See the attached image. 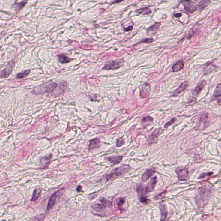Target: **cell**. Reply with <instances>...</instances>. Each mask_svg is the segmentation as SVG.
<instances>
[{
    "label": "cell",
    "mask_w": 221,
    "mask_h": 221,
    "mask_svg": "<svg viewBox=\"0 0 221 221\" xmlns=\"http://www.w3.org/2000/svg\"><path fill=\"white\" fill-rule=\"evenodd\" d=\"M130 169L131 167L128 164H123L114 168L109 173L105 176L106 182L122 177L130 171Z\"/></svg>",
    "instance_id": "1"
},
{
    "label": "cell",
    "mask_w": 221,
    "mask_h": 221,
    "mask_svg": "<svg viewBox=\"0 0 221 221\" xmlns=\"http://www.w3.org/2000/svg\"><path fill=\"white\" fill-rule=\"evenodd\" d=\"M154 121V118L150 116H146L144 117L141 120V126L142 128L144 129L146 128L147 127L149 126Z\"/></svg>",
    "instance_id": "20"
},
{
    "label": "cell",
    "mask_w": 221,
    "mask_h": 221,
    "mask_svg": "<svg viewBox=\"0 0 221 221\" xmlns=\"http://www.w3.org/2000/svg\"><path fill=\"white\" fill-rule=\"evenodd\" d=\"M218 104H219L220 106H221V99H219V101L217 102Z\"/></svg>",
    "instance_id": "42"
},
{
    "label": "cell",
    "mask_w": 221,
    "mask_h": 221,
    "mask_svg": "<svg viewBox=\"0 0 221 221\" xmlns=\"http://www.w3.org/2000/svg\"><path fill=\"white\" fill-rule=\"evenodd\" d=\"M41 192H42V190L40 188H37L34 190L33 194H32V198L31 200V201L32 202H35L36 200H37L39 199V196L41 195Z\"/></svg>",
    "instance_id": "28"
},
{
    "label": "cell",
    "mask_w": 221,
    "mask_h": 221,
    "mask_svg": "<svg viewBox=\"0 0 221 221\" xmlns=\"http://www.w3.org/2000/svg\"><path fill=\"white\" fill-rule=\"evenodd\" d=\"M151 89V86L149 83H144L141 87L140 90V94L139 96L141 99H145L147 98L150 95Z\"/></svg>",
    "instance_id": "12"
},
{
    "label": "cell",
    "mask_w": 221,
    "mask_h": 221,
    "mask_svg": "<svg viewBox=\"0 0 221 221\" xmlns=\"http://www.w3.org/2000/svg\"><path fill=\"white\" fill-rule=\"evenodd\" d=\"M101 146V140L98 137L93 138L90 139L89 141V145L88 146V150L89 152L92 150H97Z\"/></svg>",
    "instance_id": "11"
},
{
    "label": "cell",
    "mask_w": 221,
    "mask_h": 221,
    "mask_svg": "<svg viewBox=\"0 0 221 221\" xmlns=\"http://www.w3.org/2000/svg\"><path fill=\"white\" fill-rule=\"evenodd\" d=\"M15 66L14 61H11L7 64L4 70L0 71V79L7 78L10 75Z\"/></svg>",
    "instance_id": "7"
},
{
    "label": "cell",
    "mask_w": 221,
    "mask_h": 221,
    "mask_svg": "<svg viewBox=\"0 0 221 221\" xmlns=\"http://www.w3.org/2000/svg\"><path fill=\"white\" fill-rule=\"evenodd\" d=\"M122 159L123 156H112L105 158L106 160L109 162L113 166L120 163L122 160Z\"/></svg>",
    "instance_id": "14"
},
{
    "label": "cell",
    "mask_w": 221,
    "mask_h": 221,
    "mask_svg": "<svg viewBox=\"0 0 221 221\" xmlns=\"http://www.w3.org/2000/svg\"><path fill=\"white\" fill-rule=\"evenodd\" d=\"M57 192L54 193L53 194H52V196H50L49 201H48V205L47 207V211H49L51 210L55 205L57 197Z\"/></svg>",
    "instance_id": "18"
},
{
    "label": "cell",
    "mask_w": 221,
    "mask_h": 221,
    "mask_svg": "<svg viewBox=\"0 0 221 221\" xmlns=\"http://www.w3.org/2000/svg\"><path fill=\"white\" fill-rule=\"evenodd\" d=\"M126 202L127 200H126L125 198H119L117 200V204L121 213L126 210L124 207V206H125V204H126Z\"/></svg>",
    "instance_id": "25"
},
{
    "label": "cell",
    "mask_w": 221,
    "mask_h": 221,
    "mask_svg": "<svg viewBox=\"0 0 221 221\" xmlns=\"http://www.w3.org/2000/svg\"><path fill=\"white\" fill-rule=\"evenodd\" d=\"M136 12L139 14L148 15L152 13V11L151 9L149 7H144L141 8L139 9L136 10Z\"/></svg>",
    "instance_id": "27"
},
{
    "label": "cell",
    "mask_w": 221,
    "mask_h": 221,
    "mask_svg": "<svg viewBox=\"0 0 221 221\" xmlns=\"http://www.w3.org/2000/svg\"><path fill=\"white\" fill-rule=\"evenodd\" d=\"M157 181H158V179H157V177L156 176L154 177L150 180L148 184L145 187V190L147 193L154 191L157 185Z\"/></svg>",
    "instance_id": "13"
},
{
    "label": "cell",
    "mask_w": 221,
    "mask_h": 221,
    "mask_svg": "<svg viewBox=\"0 0 221 221\" xmlns=\"http://www.w3.org/2000/svg\"><path fill=\"white\" fill-rule=\"evenodd\" d=\"M97 96L95 94H92V95L89 96V99H90L91 101H99L97 99Z\"/></svg>",
    "instance_id": "37"
},
{
    "label": "cell",
    "mask_w": 221,
    "mask_h": 221,
    "mask_svg": "<svg viewBox=\"0 0 221 221\" xmlns=\"http://www.w3.org/2000/svg\"><path fill=\"white\" fill-rule=\"evenodd\" d=\"M137 194L138 199L141 203L146 204L149 203L150 200L147 198V193L144 185H141L138 187L137 188Z\"/></svg>",
    "instance_id": "6"
},
{
    "label": "cell",
    "mask_w": 221,
    "mask_h": 221,
    "mask_svg": "<svg viewBox=\"0 0 221 221\" xmlns=\"http://www.w3.org/2000/svg\"><path fill=\"white\" fill-rule=\"evenodd\" d=\"M125 143V139L124 138L123 136H122L117 139L116 145L117 147H121L124 146Z\"/></svg>",
    "instance_id": "32"
},
{
    "label": "cell",
    "mask_w": 221,
    "mask_h": 221,
    "mask_svg": "<svg viewBox=\"0 0 221 221\" xmlns=\"http://www.w3.org/2000/svg\"><path fill=\"white\" fill-rule=\"evenodd\" d=\"M221 95V84L219 83L216 87L214 94L211 99V102L216 101L220 97Z\"/></svg>",
    "instance_id": "21"
},
{
    "label": "cell",
    "mask_w": 221,
    "mask_h": 221,
    "mask_svg": "<svg viewBox=\"0 0 221 221\" xmlns=\"http://www.w3.org/2000/svg\"><path fill=\"white\" fill-rule=\"evenodd\" d=\"M177 119L176 118H172L170 121L167 122L166 124L164 125V127L166 128H167L169 127L170 126L172 125L174 123H175V122L176 121Z\"/></svg>",
    "instance_id": "35"
},
{
    "label": "cell",
    "mask_w": 221,
    "mask_h": 221,
    "mask_svg": "<svg viewBox=\"0 0 221 221\" xmlns=\"http://www.w3.org/2000/svg\"><path fill=\"white\" fill-rule=\"evenodd\" d=\"M214 174V172H204L202 173V174L200 175V176L198 177V179H202L205 178L207 177L211 176Z\"/></svg>",
    "instance_id": "34"
},
{
    "label": "cell",
    "mask_w": 221,
    "mask_h": 221,
    "mask_svg": "<svg viewBox=\"0 0 221 221\" xmlns=\"http://www.w3.org/2000/svg\"><path fill=\"white\" fill-rule=\"evenodd\" d=\"M211 2V1H207V0H206V1H199V2L198 3V4H197L196 9H197L198 10L202 11L203 9H204L205 8L207 7V6H208Z\"/></svg>",
    "instance_id": "26"
},
{
    "label": "cell",
    "mask_w": 221,
    "mask_h": 221,
    "mask_svg": "<svg viewBox=\"0 0 221 221\" xmlns=\"http://www.w3.org/2000/svg\"><path fill=\"white\" fill-rule=\"evenodd\" d=\"M188 85L189 83L187 81H185L182 82L181 85L172 92L171 96L173 97H177L181 93L185 91L188 87Z\"/></svg>",
    "instance_id": "10"
},
{
    "label": "cell",
    "mask_w": 221,
    "mask_h": 221,
    "mask_svg": "<svg viewBox=\"0 0 221 221\" xmlns=\"http://www.w3.org/2000/svg\"><path fill=\"white\" fill-rule=\"evenodd\" d=\"M58 61L61 64H66L69 63L72 60V59L68 57L64 54H59L57 55Z\"/></svg>",
    "instance_id": "24"
},
{
    "label": "cell",
    "mask_w": 221,
    "mask_h": 221,
    "mask_svg": "<svg viewBox=\"0 0 221 221\" xmlns=\"http://www.w3.org/2000/svg\"><path fill=\"white\" fill-rule=\"evenodd\" d=\"M159 207L161 212V221H164L166 219L168 215V210L166 205L165 203H161Z\"/></svg>",
    "instance_id": "19"
},
{
    "label": "cell",
    "mask_w": 221,
    "mask_h": 221,
    "mask_svg": "<svg viewBox=\"0 0 221 221\" xmlns=\"http://www.w3.org/2000/svg\"><path fill=\"white\" fill-rule=\"evenodd\" d=\"M27 2L28 1H22L19 3L16 1L13 4L15 10L16 11L17 13L19 12L25 6V5L27 4Z\"/></svg>",
    "instance_id": "23"
},
{
    "label": "cell",
    "mask_w": 221,
    "mask_h": 221,
    "mask_svg": "<svg viewBox=\"0 0 221 221\" xmlns=\"http://www.w3.org/2000/svg\"><path fill=\"white\" fill-rule=\"evenodd\" d=\"M53 156L52 154H49L41 157L39 160L38 169L42 170L46 169L51 164Z\"/></svg>",
    "instance_id": "5"
},
{
    "label": "cell",
    "mask_w": 221,
    "mask_h": 221,
    "mask_svg": "<svg viewBox=\"0 0 221 221\" xmlns=\"http://www.w3.org/2000/svg\"><path fill=\"white\" fill-rule=\"evenodd\" d=\"M124 60L123 59H120L108 62L104 65L103 69L105 70H116L119 68L124 64Z\"/></svg>",
    "instance_id": "4"
},
{
    "label": "cell",
    "mask_w": 221,
    "mask_h": 221,
    "mask_svg": "<svg viewBox=\"0 0 221 221\" xmlns=\"http://www.w3.org/2000/svg\"><path fill=\"white\" fill-rule=\"evenodd\" d=\"M184 67V63L182 61H178L172 66V70L173 72H177L181 70Z\"/></svg>",
    "instance_id": "22"
},
{
    "label": "cell",
    "mask_w": 221,
    "mask_h": 221,
    "mask_svg": "<svg viewBox=\"0 0 221 221\" xmlns=\"http://www.w3.org/2000/svg\"><path fill=\"white\" fill-rule=\"evenodd\" d=\"M46 216L44 214H39L31 218L29 221H44Z\"/></svg>",
    "instance_id": "31"
},
{
    "label": "cell",
    "mask_w": 221,
    "mask_h": 221,
    "mask_svg": "<svg viewBox=\"0 0 221 221\" xmlns=\"http://www.w3.org/2000/svg\"><path fill=\"white\" fill-rule=\"evenodd\" d=\"M162 133V130L160 129H156L154 132L148 138V143H151L154 142L159 137V136Z\"/></svg>",
    "instance_id": "17"
},
{
    "label": "cell",
    "mask_w": 221,
    "mask_h": 221,
    "mask_svg": "<svg viewBox=\"0 0 221 221\" xmlns=\"http://www.w3.org/2000/svg\"><path fill=\"white\" fill-rule=\"evenodd\" d=\"M175 172L177 175L178 178L180 181H186L189 180V171L187 168L177 169H176Z\"/></svg>",
    "instance_id": "8"
},
{
    "label": "cell",
    "mask_w": 221,
    "mask_h": 221,
    "mask_svg": "<svg viewBox=\"0 0 221 221\" xmlns=\"http://www.w3.org/2000/svg\"><path fill=\"white\" fill-rule=\"evenodd\" d=\"M207 85V82L206 80H203L197 84L195 89L193 90V94L196 97H197L200 94V92L204 89L205 86Z\"/></svg>",
    "instance_id": "16"
},
{
    "label": "cell",
    "mask_w": 221,
    "mask_h": 221,
    "mask_svg": "<svg viewBox=\"0 0 221 221\" xmlns=\"http://www.w3.org/2000/svg\"><path fill=\"white\" fill-rule=\"evenodd\" d=\"M30 72H31L30 70H27L22 72L16 74V78L20 79L25 78L26 76L29 75V73H30Z\"/></svg>",
    "instance_id": "30"
},
{
    "label": "cell",
    "mask_w": 221,
    "mask_h": 221,
    "mask_svg": "<svg viewBox=\"0 0 221 221\" xmlns=\"http://www.w3.org/2000/svg\"><path fill=\"white\" fill-rule=\"evenodd\" d=\"M121 1H114L113 2H112V4H115V3L121 2Z\"/></svg>",
    "instance_id": "41"
},
{
    "label": "cell",
    "mask_w": 221,
    "mask_h": 221,
    "mask_svg": "<svg viewBox=\"0 0 221 221\" xmlns=\"http://www.w3.org/2000/svg\"><path fill=\"white\" fill-rule=\"evenodd\" d=\"M154 39L153 38H145V39H142L140 40V42H139L136 44H140V43H145V44H150V43H152L154 42Z\"/></svg>",
    "instance_id": "33"
},
{
    "label": "cell",
    "mask_w": 221,
    "mask_h": 221,
    "mask_svg": "<svg viewBox=\"0 0 221 221\" xmlns=\"http://www.w3.org/2000/svg\"><path fill=\"white\" fill-rule=\"evenodd\" d=\"M166 191H164V192L160 193V194L157 195V196H155V199H156L157 200L160 199V198L163 197V196H165V195L166 194Z\"/></svg>",
    "instance_id": "36"
},
{
    "label": "cell",
    "mask_w": 221,
    "mask_h": 221,
    "mask_svg": "<svg viewBox=\"0 0 221 221\" xmlns=\"http://www.w3.org/2000/svg\"><path fill=\"white\" fill-rule=\"evenodd\" d=\"M181 2L183 3L185 10L190 13H194L197 10L196 5L192 1H185Z\"/></svg>",
    "instance_id": "9"
},
{
    "label": "cell",
    "mask_w": 221,
    "mask_h": 221,
    "mask_svg": "<svg viewBox=\"0 0 221 221\" xmlns=\"http://www.w3.org/2000/svg\"><path fill=\"white\" fill-rule=\"evenodd\" d=\"M161 25V23L160 22H156L152 25V26H150L149 28L147 29V31L149 32H155L157 31L159 28H160Z\"/></svg>",
    "instance_id": "29"
},
{
    "label": "cell",
    "mask_w": 221,
    "mask_h": 221,
    "mask_svg": "<svg viewBox=\"0 0 221 221\" xmlns=\"http://www.w3.org/2000/svg\"><path fill=\"white\" fill-rule=\"evenodd\" d=\"M133 29V26L130 25V26L127 27V28L124 29V30H125L126 32H129V31H131Z\"/></svg>",
    "instance_id": "38"
},
{
    "label": "cell",
    "mask_w": 221,
    "mask_h": 221,
    "mask_svg": "<svg viewBox=\"0 0 221 221\" xmlns=\"http://www.w3.org/2000/svg\"><path fill=\"white\" fill-rule=\"evenodd\" d=\"M156 172L155 168H150L148 169L142 175L141 179L143 181H146L152 176Z\"/></svg>",
    "instance_id": "15"
},
{
    "label": "cell",
    "mask_w": 221,
    "mask_h": 221,
    "mask_svg": "<svg viewBox=\"0 0 221 221\" xmlns=\"http://www.w3.org/2000/svg\"><path fill=\"white\" fill-rule=\"evenodd\" d=\"M58 86L57 83L50 81L36 87L32 90V93L36 95L52 93L57 88Z\"/></svg>",
    "instance_id": "2"
},
{
    "label": "cell",
    "mask_w": 221,
    "mask_h": 221,
    "mask_svg": "<svg viewBox=\"0 0 221 221\" xmlns=\"http://www.w3.org/2000/svg\"><path fill=\"white\" fill-rule=\"evenodd\" d=\"M100 200L101 203L95 204L92 207L93 211L95 212L96 214H103L107 208H110L112 206V202L104 197H101Z\"/></svg>",
    "instance_id": "3"
},
{
    "label": "cell",
    "mask_w": 221,
    "mask_h": 221,
    "mask_svg": "<svg viewBox=\"0 0 221 221\" xmlns=\"http://www.w3.org/2000/svg\"><path fill=\"white\" fill-rule=\"evenodd\" d=\"M82 187L80 185H78L76 188V190L77 192H80L82 191Z\"/></svg>",
    "instance_id": "39"
},
{
    "label": "cell",
    "mask_w": 221,
    "mask_h": 221,
    "mask_svg": "<svg viewBox=\"0 0 221 221\" xmlns=\"http://www.w3.org/2000/svg\"><path fill=\"white\" fill-rule=\"evenodd\" d=\"M181 16H182V14H181V13H176L175 15V17H176V18H179V17H181Z\"/></svg>",
    "instance_id": "40"
}]
</instances>
